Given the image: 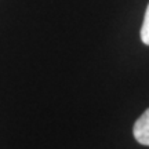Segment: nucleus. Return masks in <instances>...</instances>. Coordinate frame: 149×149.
Here are the masks:
<instances>
[{
	"instance_id": "obj_1",
	"label": "nucleus",
	"mask_w": 149,
	"mask_h": 149,
	"mask_svg": "<svg viewBox=\"0 0 149 149\" xmlns=\"http://www.w3.org/2000/svg\"><path fill=\"white\" fill-rule=\"evenodd\" d=\"M133 134L138 144L149 146V108L135 120Z\"/></svg>"
},
{
	"instance_id": "obj_2",
	"label": "nucleus",
	"mask_w": 149,
	"mask_h": 149,
	"mask_svg": "<svg viewBox=\"0 0 149 149\" xmlns=\"http://www.w3.org/2000/svg\"><path fill=\"white\" fill-rule=\"evenodd\" d=\"M141 40L144 44L149 46V4L145 10V15H144V22H142V26H141Z\"/></svg>"
}]
</instances>
